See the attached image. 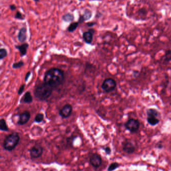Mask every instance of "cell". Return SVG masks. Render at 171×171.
<instances>
[{
  "label": "cell",
  "mask_w": 171,
  "mask_h": 171,
  "mask_svg": "<svg viewBox=\"0 0 171 171\" xmlns=\"http://www.w3.org/2000/svg\"><path fill=\"white\" fill-rule=\"evenodd\" d=\"M64 74L63 70L56 68L49 69L46 72L44 82L54 89L63 82Z\"/></svg>",
  "instance_id": "6da1fadb"
},
{
  "label": "cell",
  "mask_w": 171,
  "mask_h": 171,
  "mask_svg": "<svg viewBox=\"0 0 171 171\" xmlns=\"http://www.w3.org/2000/svg\"><path fill=\"white\" fill-rule=\"evenodd\" d=\"M53 90L51 86L43 82L37 86L35 88L34 95L38 100L43 101L46 100L51 96Z\"/></svg>",
  "instance_id": "7a4b0ae2"
},
{
  "label": "cell",
  "mask_w": 171,
  "mask_h": 171,
  "mask_svg": "<svg viewBox=\"0 0 171 171\" xmlns=\"http://www.w3.org/2000/svg\"><path fill=\"white\" fill-rule=\"evenodd\" d=\"M20 139L19 135L17 132H13L8 135L4 141V149L7 151H12L18 145Z\"/></svg>",
  "instance_id": "3957f363"
},
{
  "label": "cell",
  "mask_w": 171,
  "mask_h": 171,
  "mask_svg": "<svg viewBox=\"0 0 171 171\" xmlns=\"http://www.w3.org/2000/svg\"><path fill=\"white\" fill-rule=\"evenodd\" d=\"M146 113L147 122L150 125L154 126L159 124L160 114L157 110L154 108H150L147 110Z\"/></svg>",
  "instance_id": "277c9868"
},
{
  "label": "cell",
  "mask_w": 171,
  "mask_h": 171,
  "mask_svg": "<svg viewBox=\"0 0 171 171\" xmlns=\"http://www.w3.org/2000/svg\"><path fill=\"white\" fill-rule=\"evenodd\" d=\"M140 125L139 121L135 118H130L124 124L126 129L132 133L137 132L139 130Z\"/></svg>",
  "instance_id": "5b68a950"
},
{
  "label": "cell",
  "mask_w": 171,
  "mask_h": 171,
  "mask_svg": "<svg viewBox=\"0 0 171 171\" xmlns=\"http://www.w3.org/2000/svg\"><path fill=\"white\" fill-rule=\"evenodd\" d=\"M117 87V82L112 78H108L105 80L102 85V88L106 93H109L115 89Z\"/></svg>",
  "instance_id": "8992f818"
},
{
  "label": "cell",
  "mask_w": 171,
  "mask_h": 171,
  "mask_svg": "<svg viewBox=\"0 0 171 171\" xmlns=\"http://www.w3.org/2000/svg\"><path fill=\"white\" fill-rule=\"evenodd\" d=\"M29 152L32 159H37L40 157L43 154V148L39 144H36L31 148Z\"/></svg>",
  "instance_id": "52a82bcc"
},
{
  "label": "cell",
  "mask_w": 171,
  "mask_h": 171,
  "mask_svg": "<svg viewBox=\"0 0 171 171\" xmlns=\"http://www.w3.org/2000/svg\"><path fill=\"white\" fill-rule=\"evenodd\" d=\"M72 112V106L70 104H67L64 105L59 111L60 116L62 118H68L70 116Z\"/></svg>",
  "instance_id": "ba28073f"
},
{
  "label": "cell",
  "mask_w": 171,
  "mask_h": 171,
  "mask_svg": "<svg viewBox=\"0 0 171 171\" xmlns=\"http://www.w3.org/2000/svg\"><path fill=\"white\" fill-rule=\"evenodd\" d=\"M90 164L94 168H98L102 165V157L98 154L94 153V154H93L90 156Z\"/></svg>",
  "instance_id": "9c48e42d"
},
{
  "label": "cell",
  "mask_w": 171,
  "mask_h": 171,
  "mask_svg": "<svg viewBox=\"0 0 171 171\" xmlns=\"http://www.w3.org/2000/svg\"><path fill=\"white\" fill-rule=\"evenodd\" d=\"M30 117V113L29 111H26L23 112L19 115L18 124L21 126L26 124L29 122Z\"/></svg>",
  "instance_id": "30bf717a"
},
{
  "label": "cell",
  "mask_w": 171,
  "mask_h": 171,
  "mask_svg": "<svg viewBox=\"0 0 171 171\" xmlns=\"http://www.w3.org/2000/svg\"><path fill=\"white\" fill-rule=\"evenodd\" d=\"M95 31L93 28H90L88 31L85 32L83 34V39L87 44H90L93 42V36Z\"/></svg>",
  "instance_id": "8fae6325"
},
{
  "label": "cell",
  "mask_w": 171,
  "mask_h": 171,
  "mask_svg": "<svg viewBox=\"0 0 171 171\" xmlns=\"http://www.w3.org/2000/svg\"><path fill=\"white\" fill-rule=\"evenodd\" d=\"M123 150L127 154H132L135 152V146L130 141H125L123 143Z\"/></svg>",
  "instance_id": "7c38bea8"
},
{
  "label": "cell",
  "mask_w": 171,
  "mask_h": 171,
  "mask_svg": "<svg viewBox=\"0 0 171 171\" xmlns=\"http://www.w3.org/2000/svg\"><path fill=\"white\" fill-rule=\"evenodd\" d=\"M15 47L20 52L21 56L23 57L27 54L28 48H29V44L28 43H24L21 45L16 46Z\"/></svg>",
  "instance_id": "4fadbf2b"
},
{
  "label": "cell",
  "mask_w": 171,
  "mask_h": 171,
  "mask_svg": "<svg viewBox=\"0 0 171 171\" xmlns=\"http://www.w3.org/2000/svg\"><path fill=\"white\" fill-rule=\"evenodd\" d=\"M18 38L20 42L24 43L27 39V29L26 28L23 27L19 32Z\"/></svg>",
  "instance_id": "5bb4252c"
},
{
  "label": "cell",
  "mask_w": 171,
  "mask_h": 171,
  "mask_svg": "<svg viewBox=\"0 0 171 171\" xmlns=\"http://www.w3.org/2000/svg\"><path fill=\"white\" fill-rule=\"evenodd\" d=\"M33 102V97L30 92H26L21 100V103L25 104H30Z\"/></svg>",
  "instance_id": "9a60e30c"
},
{
  "label": "cell",
  "mask_w": 171,
  "mask_h": 171,
  "mask_svg": "<svg viewBox=\"0 0 171 171\" xmlns=\"http://www.w3.org/2000/svg\"><path fill=\"white\" fill-rule=\"evenodd\" d=\"M0 130L4 132H7L9 130V128L4 118H2L0 120Z\"/></svg>",
  "instance_id": "2e32d148"
},
{
  "label": "cell",
  "mask_w": 171,
  "mask_h": 171,
  "mask_svg": "<svg viewBox=\"0 0 171 171\" xmlns=\"http://www.w3.org/2000/svg\"><path fill=\"white\" fill-rule=\"evenodd\" d=\"M170 61H171V50H168L163 57V62L165 64H167Z\"/></svg>",
  "instance_id": "e0dca14e"
},
{
  "label": "cell",
  "mask_w": 171,
  "mask_h": 171,
  "mask_svg": "<svg viewBox=\"0 0 171 171\" xmlns=\"http://www.w3.org/2000/svg\"><path fill=\"white\" fill-rule=\"evenodd\" d=\"M62 19L64 21L66 22H72L74 19V15L70 13H67L63 16Z\"/></svg>",
  "instance_id": "ac0fdd59"
},
{
  "label": "cell",
  "mask_w": 171,
  "mask_h": 171,
  "mask_svg": "<svg viewBox=\"0 0 171 171\" xmlns=\"http://www.w3.org/2000/svg\"><path fill=\"white\" fill-rule=\"evenodd\" d=\"M79 23L78 22H73L70 24L69 26V27H68V28H67V30H68V31L69 32H73L75 31L76 30V28H77V27L78 26V25Z\"/></svg>",
  "instance_id": "d6986e66"
},
{
  "label": "cell",
  "mask_w": 171,
  "mask_h": 171,
  "mask_svg": "<svg viewBox=\"0 0 171 171\" xmlns=\"http://www.w3.org/2000/svg\"><path fill=\"white\" fill-rule=\"evenodd\" d=\"M82 16H83L85 21H87V20H90L91 18V16H92V12L90 10L86 9V10H85L84 13V14L82 15Z\"/></svg>",
  "instance_id": "ffe728a7"
},
{
  "label": "cell",
  "mask_w": 171,
  "mask_h": 171,
  "mask_svg": "<svg viewBox=\"0 0 171 171\" xmlns=\"http://www.w3.org/2000/svg\"><path fill=\"white\" fill-rule=\"evenodd\" d=\"M44 116L43 114H42V113H38L35 116V118H34V121L36 123H41L44 120Z\"/></svg>",
  "instance_id": "44dd1931"
},
{
  "label": "cell",
  "mask_w": 171,
  "mask_h": 171,
  "mask_svg": "<svg viewBox=\"0 0 171 171\" xmlns=\"http://www.w3.org/2000/svg\"><path fill=\"white\" fill-rule=\"evenodd\" d=\"M120 166V164L118 163L117 162H114L112 163L109 165L108 168V171H113L117 169V168H118Z\"/></svg>",
  "instance_id": "7402d4cb"
},
{
  "label": "cell",
  "mask_w": 171,
  "mask_h": 171,
  "mask_svg": "<svg viewBox=\"0 0 171 171\" xmlns=\"http://www.w3.org/2000/svg\"><path fill=\"white\" fill-rule=\"evenodd\" d=\"M8 55V52L4 48H1L0 49V59L3 60Z\"/></svg>",
  "instance_id": "603a6c76"
},
{
  "label": "cell",
  "mask_w": 171,
  "mask_h": 171,
  "mask_svg": "<svg viewBox=\"0 0 171 171\" xmlns=\"http://www.w3.org/2000/svg\"><path fill=\"white\" fill-rule=\"evenodd\" d=\"M24 65V63L22 61H21L18 62H16V63H14L12 64V67L13 69H20L21 68L23 67Z\"/></svg>",
  "instance_id": "cb8c5ba5"
},
{
  "label": "cell",
  "mask_w": 171,
  "mask_h": 171,
  "mask_svg": "<svg viewBox=\"0 0 171 171\" xmlns=\"http://www.w3.org/2000/svg\"><path fill=\"white\" fill-rule=\"evenodd\" d=\"M15 18L16 19H17L21 20L24 19V17L23 16L21 12H19V11H17V13L16 14Z\"/></svg>",
  "instance_id": "d4e9b609"
},
{
  "label": "cell",
  "mask_w": 171,
  "mask_h": 171,
  "mask_svg": "<svg viewBox=\"0 0 171 171\" xmlns=\"http://www.w3.org/2000/svg\"><path fill=\"white\" fill-rule=\"evenodd\" d=\"M25 88V84H23V85H22L20 86V88H19L18 92V94L21 95L23 93V92L24 91Z\"/></svg>",
  "instance_id": "484cf974"
},
{
  "label": "cell",
  "mask_w": 171,
  "mask_h": 171,
  "mask_svg": "<svg viewBox=\"0 0 171 171\" xmlns=\"http://www.w3.org/2000/svg\"><path fill=\"white\" fill-rule=\"evenodd\" d=\"M104 150H105V152L106 153V154H108V155L111 154V148H110V147H105V148H104Z\"/></svg>",
  "instance_id": "4316f807"
},
{
  "label": "cell",
  "mask_w": 171,
  "mask_h": 171,
  "mask_svg": "<svg viewBox=\"0 0 171 171\" xmlns=\"http://www.w3.org/2000/svg\"><path fill=\"white\" fill-rule=\"evenodd\" d=\"M31 74V72H27V74H26V76H25V81L26 82H27V81H28V80L29 77L30 76Z\"/></svg>",
  "instance_id": "83f0119b"
},
{
  "label": "cell",
  "mask_w": 171,
  "mask_h": 171,
  "mask_svg": "<svg viewBox=\"0 0 171 171\" xmlns=\"http://www.w3.org/2000/svg\"><path fill=\"white\" fill-rule=\"evenodd\" d=\"M84 19L82 15H81V16H79V23H82V22H84Z\"/></svg>",
  "instance_id": "f1b7e54d"
},
{
  "label": "cell",
  "mask_w": 171,
  "mask_h": 171,
  "mask_svg": "<svg viewBox=\"0 0 171 171\" xmlns=\"http://www.w3.org/2000/svg\"><path fill=\"white\" fill-rule=\"evenodd\" d=\"M96 24V22H89L87 23V26L89 27H93V26L95 25Z\"/></svg>",
  "instance_id": "f546056e"
},
{
  "label": "cell",
  "mask_w": 171,
  "mask_h": 171,
  "mask_svg": "<svg viewBox=\"0 0 171 171\" xmlns=\"http://www.w3.org/2000/svg\"><path fill=\"white\" fill-rule=\"evenodd\" d=\"M10 8L11 9V10H12V11L16 10V7L15 4H11V5L10 6Z\"/></svg>",
  "instance_id": "4dcf8cb0"
},
{
  "label": "cell",
  "mask_w": 171,
  "mask_h": 171,
  "mask_svg": "<svg viewBox=\"0 0 171 171\" xmlns=\"http://www.w3.org/2000/svg\"><path fill=\"white\" fill-rule=\"evenodd\" d=\"M34 1L36 2H37L39 1L40 0H34Z\"/></svg>",
  "instance_id": "1f68e13d"
}]
</instances>
